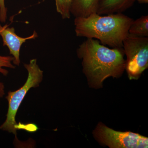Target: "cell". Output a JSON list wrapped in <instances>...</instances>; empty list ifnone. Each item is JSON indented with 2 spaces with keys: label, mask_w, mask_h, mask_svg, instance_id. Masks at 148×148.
Listing matches in <instances>:
<instances>
[{
  "label": "cell",
  "mask_w": 148,
  "mask_h": 148,
  "mask_svg": "<svg viewBox=\"0 0 148 148\" xmlns=\"http://www.w3.org/2000/svg\"><path fill=\"white\" fill-rule=\"evenodd\" d=\"M77 53L82 60L83 72L88 84L93 88L102 87L109 77H120L125 70L123 47L110 48L98 40L87 38L80 45Z\"/></svg>",
  "instance_id": "obj_1"
},
{
  "label": "cell",
  "mask_w": 148,
  "mask_h": 148,
  "mask_svg": "<svg viewBox=\"0 0 148 148\" xmlns=\"http://www.w3.org/2000/svg\"><path fill=\"white\" fill-rule=\"evenodd\" d=\"M133 21L122 13L105 16L95 13L86 17H75L74 25L77 37L95 39L112 48H122Z\"/></svg>",
  "instance_id": "obj_2"
},
{
  "label": "cell",
  "mask_w": 148,
  "mask_h": 148,
  "mask_svg": "<svg viewBox=\"0 0 148 148\" xmlns=\"http://www.w3.org/2000/svg\"><path fill=\"white\" fill-rule=\"evenodd\" d=\"M24 66L28 73L26 82L16 91L8 92L6 97L8 103L6 118L0 126L1 130L12 133L16 136L17 124L15 118L18 109L29 90L32 88L38 87L43 78V71L37 64L36 59H32L29 64H25Z\"/></svg>",
  "instance_id": "obj_3"
},
{
  "label": "cell",
  "mask_w": 148,
  "mask_h": 148,
  "mask_svg": "<svg viewBox=\"0 0 148 148\" xmlns=\"http://www.w3.org/2000/svg\"><path fill=\"white\" fill-rule=\"evenodd\" d=\"M123 49L127 59L125 70L130 80H137L148 67V37L128 35Z\"/></svg>",
  "instance_id": "obj_4"
},
{
  "label": "cell",
  "mask_w": 148,
  "mask_h": 148,
  "mask_svg": "<svg viewBox=\"0 0 148 148\" xmlns=\"http://www.w3.org/2000/svg\"><path fill=\"white\" fill-rule=\"evenodd\" d=\"M93 134L99 143L110 148H148V138L130 131H115L101 122L97 125Z\"/></svg>",
  "instance_id": "obj_5"
},
{
  "label": "cell",
  "mask_w": 148,
  "mask_h": 148,
  "mask_svg": "<svg viewBox=\"0 0 148 148\" xmlns=\"http://www.w3.org/2000/svg\"><path fill=\"white\" fill-rule=\"evenodd\" d=\"M0 36L2 37L3 45L6 46L10 54L12 55L14 65L19 66L20 64V51L21 46L28 40L34 39L38 37L36 31L30 36L23 38L16 34L14 27H9L8 25L1 26L0 24Z\"/></svg>",
  "instance_id": "obj_6"
},
{
  "label": "cell",
  "mask_w": 148,
  "mask_h": 148,
  "mask_svg": "<svg viewBox=\"0 0 148 148\" xmlns=\"http://www.w3.org/2000/svg\"><path fill=\"white\" fill-rule=\"evenodd\" d=\"M137 0H99L96 13L100 15L122 13Z\"/></svg>",
  "instance_id": "obj_7"
},
{
  "label": "cell",
  "mask_w": 148,
  "mask_h": 148,
  "mask_svg": "<svg viewBox=\"0 0 148 148\" xmlns=\"http://www.w3.org/2000/svg\"><path fill=\"white\" fill-rule=\"evenodd\" d=\"M99 0H73L70 12L75 17H86L96 13Z\"/></svg>",
  "instance_id": "obj_8"
},
{
  "label": "cell",
  "mask_w": 148,
  "mask_h": 148,
  "mask_svg": "<svg viewBox=\"0 0 148 148\" xmlns=\"http://www.w3.org/2000/svg\"><path fill=\"white\" fill-rule=\"evenodd\" d=\"M130 34L140 37H148V15L142 16L134 20L130 27Z\"/></svg>",
  "instance_id": "obj_9"
},
{
  "label": "cell",
  "mask_w": 148,
  "mask_h": 148,
  "mask_svg": "<svg viewBox=\"0 0 148 148\" xmlns=\"http://www.w3.org/2000/svg\"><path fill=\"white\" fill-rule=\"evenodd\" d=\"M14 58L12 56H0V73L3 75H7L8 71L4 68L15 69V66L13 65Z\"/></svg>",
  "instance_id": "obj_10"
},
{
  "label": "cell",
  "mask_w": 148,
  "mask_h": 148,
  "mask_svg": "<svg viewBox=\"0 0 148 148\" xmlns=\"http://www.w3.org/2000/svg\"><path fill=\"white\" fill-rule=\"evenodd\" d=\"M63 1V13L61 14L63 19L69 18L71 17L70 9L73 0H62Z\"/></svg>",
  "instance_id": "obj_11"
},
{
  "label": "cell",
  "mask_w": 148,
  "mask_h": 148,
  "mask_svg": "<svg viewBox=\"0 0 148 148\" xmlns=\"http://www.w3.org/2000/svg\"><path fill=\"white\" fill-rule=\"evenodd\" d=\"M7 17V9L6 8L5 0H0V21L4 23Z\"/></svg>",
  "instance_id": "obj_12"
},
{
  "label": "cell",
  "mask_w": 148,
  "mask_h": 148,
  "mask_svg": "<svg viewBox=\"0 0 148 148\" xmlns=\"http://www.w3.org/2000/svg\"><path fill=\"white\" fill-rule=\"evenodd\" d=\"M56 10L58 13L61 15L63 13V6L62 0H55Z\"/></svg>",
  "instance_id": "obj_13"
},
{
  "label": "cell",
  "mask_w": 148,
  "mask_h": 148,
  "mask_svg": "<svg viewBox=\"0 0 148 148\" xmlns=\"http://www.w3.org/2000/svg\"><path fill=\"white\" fill-rule=\"evenodd\" d=\"M5 86L4 84L1 82L0 81V103L1 100L3 97L4 95L5 94Z\"/></svg>",
  "instance_id": "obj_14"
},
{
  "label": "cell",
  "mask_w": 148,
  "mask_h": 148,
  "mask_svg": "<svg viewBox=\"0 0 148 148\" xmlns=\"http://www.w3.org/2000/svg\"><path fill=\"white\" fill-rule=\"evenodd\" d=\"M140 4H147L148 0H137Z\"/></svg>",
  "instance_id": "obj_15"
}]
</instances>
